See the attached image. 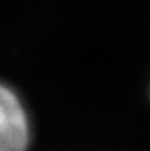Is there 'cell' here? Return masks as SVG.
<instances>
[{
    "mask_svg": "<svg viewBox=\"0 0 150 151\" xmlns=\"http://www.w3.org/2000/svg\"><path fill=\"white\" fill-rule=\"evenodd\" d=\"M29 124L18 96L0 84V151H26Z\"/></svg>",
    "mask_w": 150,
    "mask_h": 151,
    "instance_id": "6da1fadb",
    "label": "cell"
}]
</instances>
